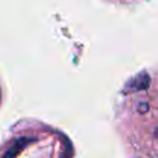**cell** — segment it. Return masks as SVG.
Wrapping results in <instances>:
<instances>
[{
  "instance_id": "3",
  "label": "cell",
  "mask_w": 158,
  "mask_h": 158,
  "mask_svg": "<svg viewBox=\"0 0 158 158\" xmlns=\"http://www.w3.org/2000/svg\"><path fill=\"white\" fill-rule=\"evenodd\" d=\"M154 136H156V137H157V138H158V128H157V130H156V131H154Z\"/></svg>"
},
{
  "instance_id": "2",
  "label": "cell",
  "mask_w": 158,
  "mask_h": 158,
  "mask_svg": "<svg viewBox=\"0 0 158 158\" xmlns=\"http://www.w3.org/2000/svg\"><path fill=\"white\" fill-rule=\"evenodd\" d=\"M28 142H30V139H28L27 137H22V138H20V139L15 141L14 144L5 152V154H4L2 158H15V157L22 151V148H23Z\"/></svg>"
},
{
  "instance_id": "1",
  "label": "cell",
  "mask_w": 158,
  "mask_h": 158,
  "mask_svg": "<svg viewBox=\"0 0 158 158\" xmlns=\"http://www.w3.org/2000/svg\"><path fill=\"white\" fill-rule=\"evenodd\" d=\"M151 84V78L147 72H141L133 78H131L126 85H125V91L126 93H136L141 90H146Z\"/></svg>"
}]
</instances>
